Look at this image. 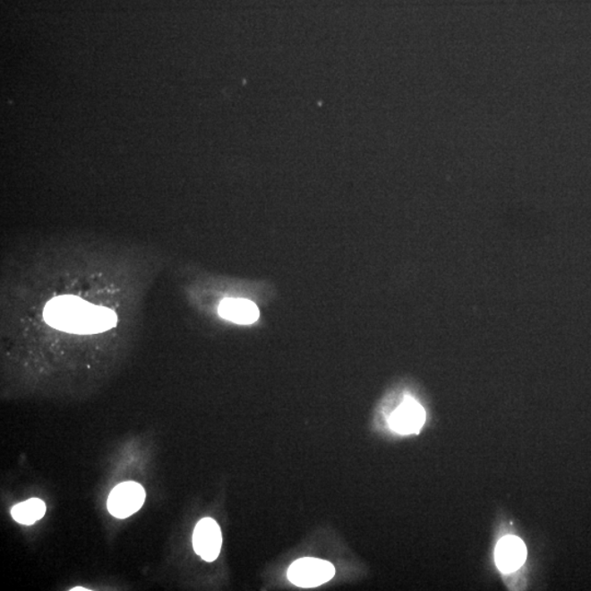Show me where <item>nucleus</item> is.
<instances>
[{
  "instance_id": "nucleus-1",
  "label": "nucleus",
  "mask_w": 591,
  "mask_h": 591,
  "mask_svg": "<svg viewBox=\"0 0 591 591\" xmlns=\"http://www.w3.org/2000/svg\"><path fill=\"white\" fill-rule=\"evenodd\" d=\"M48 325L64 332L93 334L115 328L116 314L112 310L89 304L73 296L53 298L44 308Z\"/></svg>"
},
{
  "instance_id": "nucleus-2",
  "label": "nucleus",
  "mask_w": 591,
  "mask_h": 591,
  "mask_svg": "<svg viewBox=\"0 0 591 591\" xmlns=\"http://www.w3.org/2000/svg\"><path fill=\"white\" fill-rule=\"evenodd\" d=\"M335 575L333 564L328 561L304 558L295 561L287 571V578L297 587H319L331 580Z\"/></svg>"
},
{
  "instance_id": "nucleus-3",
  "label": "nucleus",
  "mask_w": 591,
  "mask_h": 591,
  "mask_svg": "<svg viewBox=\"0 0 591 591\" xmlns=\"http://www.w3.org/2000/svg\"><path fill=\"white\" fill-rule=\"evenodd\" d=\"M146 499L144 487L136 482H124L111 492L107 510L116 518L125 519L141 509Z\"/></svg>"
},
{
  "instance_id": "nucleus-4",
  "label": "nucleus",
  "mask_w": 591,
  "mask_h": 591,
  "mask_svg": "<svg viewBox=\"0 0 591 591\" xmlns=\"http://www.w3.org/2000/svg\"><path fill=\"white\" fill-rule=\"evenodd\" d=\"M223 535L214 519L203 518L196 525L193 534V548L197 555L206 561H213L220 553Z\"/></svg>"
},
{
  "instance_id": "nucleus-5",
  "label": "nucleus",
  "mask_w": 591,
  "mask_h": 591,
  "mask_svg": "<svg viewBox=\"0 0 591 591\" xmlns=\"http://www.w3.org/2000/svg\"><path fill=\"white\" fill-rule=\"evenodd\" d=\"M425 420L426 413L421 404L410 397H406L392 413L389 423L394 432L401 435H410L420 432Z\"/></svg>"
},
{
  "instance_id": "nucleus-6",
  "label": "nucleus",
  "mask_w": 591,
  "mask_h": 591,
  "mask_svg": "<svg viewBox=\"0 0 591 591\" xmlns=\"http://www.w3.org/2000/svg\"><path fill=\"white\" fill-rule=\"evenodd\" d=\"M496 563L504 573H511L524 565L527 558V549L517 536H504L496 546Z\"/></svg>"
},
{
  "instance_id": "nucleus-7",
  "label": "nucleus",
  "mask_w": 591,
  "mask_h": 591,
  "mask_svg": "<svg viewBox=\"0 0 591 591\" xmlns=\"http://www.w3.org/2000/svg\"><path fill=\"white\" fill-rule=\"evenodd\" d=\"M218 313L221 318L239 324L254 323L260 318L259 308L246 299H225L219 304Z\"/></svg>"
},
{
  "instance_id": "nucleus-8",
  "label": "nucleus",
  "mask_w": 591,
  "mask_h": 591,
  "mask_svg": "<svg viewBox=\"0 0 591 591\" xmlns=\"http://www.w3.org/2000/svg\"><path fill=\"white\" fill-rule=\"evenodd\" d=\"M47 512L44 501L39 499H31L13 507L12 515L13 519L24 526L33 525L42 519Z\"/></svg>"
},
{
  "instance_id": "nucleus-9",
  "label": "nucleus",
  "mask_w": 591,
  "mask_h": 591,
  "mask_svg": "<svg viewBox=\"0 0 591 591\" xmlns=\"http://www.w3.org/2000/svg\"><path fill=\"white\" fill-rule=\"evenodd\" d=\"M72 590H73V591H77V590L87 591L88 589H86V588H78V587H76V588H73V589H72Z\"/></svg>"
}]
</instances>
